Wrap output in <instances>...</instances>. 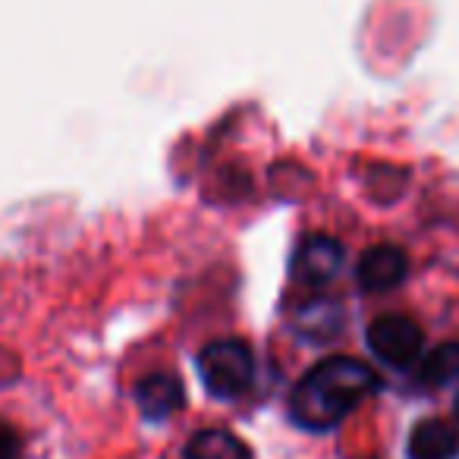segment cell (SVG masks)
Wrapping results in <instances>:
<instances>
[{
	"instance_id": "3",
	"label": "cell",
	"mask_w": 459,
	"mask_h": 459,
	"mask_svg": "<svg viewBox=\"0 0 459 459\" xmlns=\"http://www.w3.org/2000/svg\"><path fill=\"white\" fill-rule=\"evenodd\" d=\"M425 333L406 315H384L368 327V350L390 368H409L419 362Z\"/></svg>"
},
{
	"instance_id": "1",
	"label": "cell",
	"mask_w": 459,
	"mask_h": 459,
	"mask_svg": "<svg viewBox=\"0 0 459 459\" xmlns=\"http://www.w3.org/2000/svg\"><path fill=\"white\" fill-rule=\"evenodd\" d=\"M375 390L377 375L371 365L350 356H331L302 375L290 396V412L308 431H327L337 428Z\"/></svg>"
},
{
	"instance_id": "6",
	"label": "cell",
	"mask_w": 459,
	"mask_h": 459,
	"mask_svg": "<svg viewBox=\"0 0 459 459\" xmlns=\"http://www.w3.org/2000/svg\"><path fill=\"white\" fill-rule=\"evenodd\" d=\"M183 384L173 375H148L135 387V403H139L142 415L152 421L170 419L179 406H183Z\"/></svg>"
},
{
	"instance_id": "10",
	"label": "cell",
	"mask_w": 459,
	"mask_h": 459,
	"mask_svg": "<svg viewBox=\"0 0 459 459\" xmlns=\"http://www.w3.org/2000/svg\"><path fill=\"white\" fill-rule=\"evenodd\" d=\"M16 456H20V434L7 421H0V459H16Z\"/></svg>"
},
{
	"instance_id": "9",
	"label": "cell",
	"mask_w": 459,
	"mask_h": 459,
	"mask_svg": "<svg viewBox=\"0 0 459 459\" xmlns=\"http://www.w3.org/2000/svg\"><path fill=\"white\" fill-rule=\"evenodd\" d=\"M419 381L428 387H446L459 381V343H444L428 352L419 368Z\"/></svg>"
},
{
	"instance_id": "7",
	"label": "cell",
	"mask_w": 459,
	"mask_h": 459,
	"mask_svg": "<svg viewBox=\"0 0 459 459\" xmlns=\"http://www.w3.org/2000/svg\"><path fill=\"white\" fill-rule=\"evenodd\" d=\"M459 434L440 419H425L409 434V459H456Z\"/></svg>"
},
{
	"instance_id": "8",
	"label": "cell",
	"mask_w": 459,
	"mask_h": 459,
	"mask_svg": "<svg viewBox=\"0 0 459 459\" xmlns=\"http://www.w3.org/2000/svg\"><path fill=\"white\" fill-rule=\"evenodd\" d=\"M186 459H252V450L237 437V434L208 428L198 431L186 446Z\"/></svg>"
},
{
	"instance_id": "11",
	"label": "cell",
	"mask_w": 459,
	"mask_h": 459,
	"mask_svg": "<svg viewBox=\"0 0 459 459\" xmlns=\"http://www.w3.org/2000/svg\"><path fill=\"white\" fill-rule=\"evenodd\" d=\"M456 419H459V396H456Z\"/></svg>"
},
{
	"instance_id": "5",
	"label": "cell",
	"mask_w": 459,
	"mask_h": 459,
	"mask_svg": "<svg viewBox=\"0 0 459 459\" xmlns=\"http://www.w3.org/2000/svg\"><path fill=\"white\" fill-rule=\"evenodd\" d=\"M406 274H409L406 252L396 249V246H375V249L362 252V258L356 264V281L368 293L394 290L396 283L406 281Z\"/></svg>"
},
{
	"instance_id": "2",
	"label": "cell",
	"mask_w": 459,
	"mask_h": 459,
	"mask_svg": "<svg viewBox=\"0 0 459 459\" xmlns=\"http://www.w3.org/2000/svg\"><path fill=\"white\" fill-rule=\"evenodd\" d=\"M198 375L211 396L217 400H237L249 390L255 362L252 350L243 340H217L198 352Z\"/></svg>"
},
{
	"instance_id": "4",
	"label": "cell",
	"mask_w": 459,
	"mask_h": 459,
	"mask_svg": "<svg viewBox=\"0 0 459 459\" xmlns=\"http://www.w3.org/2000/svg\"><path fill=\"white\" fill-rule=\"evenodd\" d=\"M340 262H343V246H340L337 239L308 237V239H302V246L296 249L293 274L299 277V283H306V287H325L340 271Z\"/></svg>"
}]
</instances>
